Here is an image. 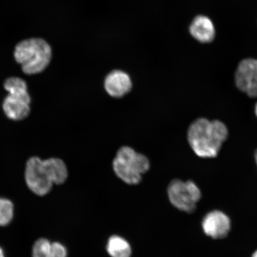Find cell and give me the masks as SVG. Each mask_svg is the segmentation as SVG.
I'll return each instance as SVG.
<instances>
[{
	"label": "cell",
	"mask_w": 257,
	"mask_h": 257,
	"mask_svg": "<svg viewBox=\"0 0 257 257\" xmlns=\"http://www.w3.org/2000/svg\"><path fill=\"white\" fill-rule=\"evenodd\" d=\"M227 136V128L223 122L205 118L192 122L187 134L193 152L202 158L216 157Z\"/></svg>",
	"instance_id": "6da1fadb"
},
{
	"label": "cell",
	"mask_w": 257,
	"mask_h": 257,
	"mask_svg": "<svg viewBox=\"0 0 257 257\" xmlns=\"http://www.w3.org/2000/svg\"><path fill=\"white\" fill-rule=\"evenodd\" d=\"M14 55L25 73L35 75L47 68L51 62L52 52L46 41L31 38L20 42L16 46Z\"/></svg>",
	"instance_id": "7a4b0ae2"
},
{
	"label": "cell",
	"mask_w": 257,
	"mask_h": 257,
	"mask_svg": "<svg viewBox=\"0 0 257 257\" xmlns=\"http://www.w3.org/2000/svg\"><path fill=\"white\" fill-rule=\"evenodd\" d=\"M150 167V160L146 156L128 146L120 148L112 161L115 175L131 185L140 184L143 175L149 172Z\"/></svg>",
	"instance_id": "3957f363"
},
{
	"label": "cell",
	"mask_w": 257,
	"mask_h": 257,
	"mask_svg": "<svg viewBox=\"0 0 257 257\" xmlns=\"http://www.w3.org/2000/svg\"><path fill=\"white\" fill-rule=\"evenodd\" d=\"M169 201L178 210L192 213L201 197V192L197 185L192 181L184 182L175 179L168 188Z\"/></svg>",
	"instance_id": "277c9868"
},
{
	"label": "cell",
	"mask_w": 257,
	"mask_h": 257,
	"mask_svg": "<svg viewBox=\"0 0 257 257\" xmlns=\"http://www.w3.org/2000/svg\"><path fill=\"white\" fill-rule=\"evenodd\" d=\"M25 180L28 188L40 196L47 194L54 184L44 168L43 160L37 157H32L28 161Z\"/></svg>",
	"instance_id": "5b68a950"
},
{
	"label": "cell",
	"mask_w": 257,
	"mask_h": 257,
	"mask_svg": "<svg viewBox=\"0 0 257 257\" xmlns=\"http://www.w3.org/2000/svg\"><path fill=\"white\" fill-rule=\"evenodd\" d=\"M235 83L241 91L250 97H257V60L245 59L239 64Z\"/></svg>",
	"instance_id": "8992f818"
},
{
	"label": "cell",
	"mask_w": 257,
	"mask_h": 257,
	"mask_svg": "<svg viewBox=\"0 0 257 257\" xmlns=\"http://www.w3.org/2000/svg\"><path fill=\"white\" fill-rule=\"evenodd\" d=\"M202 227L205 234L211 238L223 239L230 232V220L222 211H212L202 220Z\"/></svg>",
	"instance_id": "52a82bcc"
},
{
	"label": "cell",
	"mask_w": 257,
	"mask_h": 257,
	"mask_svg": "<svg viewBox=\"0 0 257 257\" xmlns=\"http://www.w3.org/2000/svg\"><path fill=\"white\" fill-rule=\"evenodd\" d=\"M104 86L106 92L111 97L120 98L131 91L133 83L127 73L114 70L105 76Z\"/></svg>",
	"instance_id": "ba28073f"
},
{
	"label": "cell",
	"mask_w": 257,
	"mask_h": 257,
	"mask_svg": "<svg viewBox=\"0 0 257 257\" xmlns=\"http://www.w3.org/2000/svg\"><path fill=\"white\" fill-rule=\"evenodd\" d=\"M192 36L201 43H210L215 36V29L210 19L198 16L192 21L189 28Z\"/></svg>",
	"instance_id": "9c48e42d"
},
{
	"label": "cell",
	"mask_w": 257,
	"mask_h": 257,
	"mask_svg": "<svg viewBox=\"0 0 257 257\" xmlns=\"http://www.w3.org/2000/svg\"><path fill=\"white\" fill-rule=\"evenodd\" d=\"M30 102L8 95L3 102V108L5 113L10 119L23 120L28 117L30 112Z\"/></svg>",
	"instance_id": "30bf717a"
},
{
	"label": "cell",
	"mask_w": 257,
	"mask_h": 257,
	"mask_svg": "<svg viewBox=\"0 0 257 257\" xmlns=\"http://www.w3.org/2000/svg\"><path fill=\"white\" fill-rule=\"evenodd\" d=\"M43 163L54 184L60 185L65 182L68 176V170L62 160L50 158L43 160Z\"/></svg>",
	"instance_id": "8fae6325"
},
{
	"label": "cell",
	"mask_w": 257,
	"mask_h": 257,
	"mask_svg": "<svg viewBox=\"0 0 257 257\" xmlns=\"http://www.w3.org/2000/svg\"><path fill=\"white\" fill-rule=\"evenodd\" d=\"M106 248L111 257H131L132 254L130 243L120 236H111L108 240Z\"/></svg>",
	"instance_id": "7c38bea8"
},
{
	"label": "cell",
	"mask_w": 257,
	"mask_h": 257,
	"mask_svg": "<svg viewBox=\"0 0 257 257\" xmlns=\"http://www.w3.org/2000/svg\"><path fill=\"white\" fill-rule=\"evenodd\" d=\"M5 88L9 95L31 102V97L28 92L27 83L25 80L17 77H12L5 82Z\"/></svg>",
	"instance_id": "4fadbf2b"
},
{
	"label": "cell",
	"mask_w": 257,
	"mask_h": 257,
	"mask_svg": "<svg viewBox=\"0 0 257 257\" xmlns=\"http://www.w3.org/2000/svg\"><path fill=\"white\" fill-rule=\"evenodd\" d=\"M14 216V205L6 198H0V226H5L11 222Z\"/></svg>",
	"instance_id": "5bb4252c"
},
{
	"label": "cell",
	"mask_w": 257,
	"mask_h": 257,
	"mask_svg": "<svg viewBox=\"0 0 257 257\" xmlns=\"http://www.w3.org/2000/svg\"><path fill=\"white\" fill-rule=\"evenodd\" d=\"M51 244L46 239H40L35 243L32 255L33 257H49Z\"/></svg>",
	"instance_id": "9a60e30c"
},
{
	"label": "cell",
	"mask_w": 257,
	"mask_h": 257,
	"mask_svg": "<svg viewBox=\"0 0 257 257\" xmlns=\"http://www.w3.org/2000/svg\"><path fill=\"white\" fill-rule=\"evenodd\" d=\"M49 257H67L65 247L59 242L52 243Z\"/></svg>",
	"instance_id": "2e32d148"
},
{
	"label": "cell",
	"mask_w": 257,
	"mask_h": 257,
	"mask_svg": "<svg viewBox=\"0 0 257 257\" xmlns=\"http://www.w3.org/2000/svg\"><path fill=\"white\" fill-rule=\"evenodd\" d=\"M0 257H5L4 252L1 248H0Z\"/></svg>",
	"instance_id": "e0dca14e"
},
{
	"label": "cell",
	"mask_w": 257,
	"mask_h": 257,
	"mask_svg": "<svg viewBox=\"0 0 257 257\" xmlns=\"http://www.w3.org/2000/svg\"><path fill=\"white\" fill-rule=\"evenodd\" d=\"M252 257H257V250L254 253H253Z\"/></svg>",
	"instance_id": "ac0fdd59"
},
{
	"label": "cell",
	"mask_w": 257,
	"mask_h": 257,
	"mask_svg": "<svg viewBox=\"0 0 257 257\" xmlns=\"http://www.w3.org/2000/svg\"><path fill=\"white\" fill-rule=\"evenodd\" d=\"M255 159L256 161V163L257 165V150L256 151L255 154Z\"/></svg>",
	"instance_id": "d6986e66"
},
{
	"label": "cell",
	"mask_w": 257,
	"mask_h": 257,
	"mask_svg": "<svg viewBox=\"0 0 257 257\" xmlns=\"http://www.w3.org/2000/svg\"><path fill=\"white\" fill-rule=\"evenodd\" d=\"M255 114L257 116V103L255 105Z\"/></svg>",
	"instance_id": "ffe728a7"
}]
</instances>
